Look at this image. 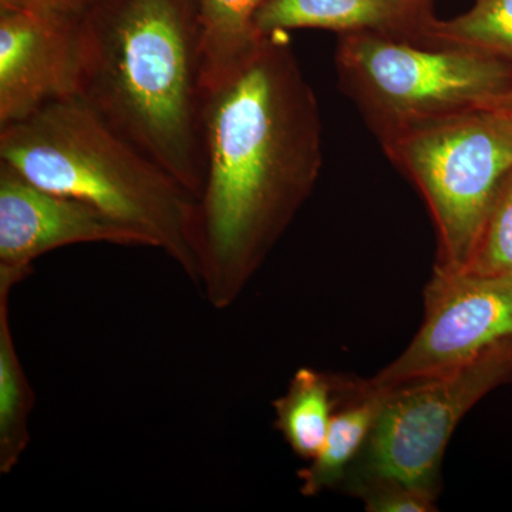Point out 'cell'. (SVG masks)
Returning <instances> with one entry per match:
<instances>
[{"instance_id": "6da1fadb", "label": "cell", "mask_w": 512, "mask_h": 512, "mask_svg": "<svg viewBox=\"0 0 512 512\" xmlns=\"http://www.w3.org/2000/svg\"><path fill=\"white\" fill-rule=\"evenodd\" d=\"M204 183L195 245L215 309L235 302L312 191L322 167L318 100L285 32L204 93Z\"/></svg>"}, {"instance_id": "7a4b0ae2", "label": "cell", "mask_w": 512, "mask_h": 512, "mask_svg": "<svg viewBox=\"0 0 512 512\" xmlns=\"http://www.w3.org/2000/svg\"><path fill=\"white\" fill-rule=\"evenodd\" d=\"M197 200L204 183L195 0H90L76 22V94Z\"/></svg>"}, {"instance_id": "3957f363", "label": "cell", "mask_w": 512, "mask_h": 512, "mask_svg": "<svg viewBox=\"0 0 512 512\" xmlns=\"http://www.w3.org/2000/svg\"><path fill=\"white\" fill-rule=\"evenodd\" d=\"M0 163L133 229L200 282L197 200L79 97L0 127Z\"/></svg>"}, {"instance_id": "277c9868", "label": "cell", "mask_w": 512, "mask_h": 512, "mask_svg": "<svg viewBox=\"0 0 512 512\" xmlns=\"http://www.w3.org/2000/svg\"><path fill=\"white\" fill-rule=\"evenodd\" d=\"M335 64L340 87L379 141L481 109L512 89V69L497 57L375 33L339 35Z\"/></svg>"}, {"instance_id": "5b68a950", "label": "cell", "mask_w": 512, "mask_h": 512, "mask_svg": "<svg viewBox=\"0 0 512 512\" xmlns=\"http://www.w3.org/2000/svg\"><path fill=\"white\" fill-rule=\"evenodd\" d=\"M419 188L439 234V265L461 271L512 170V120L481 107L417 124L380 141Z\"/></svg>"}, {"instance_id": "8992f818", "label": "cell", "mask_w": 512, "mask_h": 512, "mask_svg": "<svg viewBox=\"0 0 512 512\" xmlns=\"http://www.w3.org/2000/svg\"><path fill=\"white\" fill-rule=\"evenodd\" d=\"M512 362V342L444 375L382 393L370 431L367 467L373 478L430 493L458 421Z\"/></svg>"}, {"instance_id": "52a82bcc", "label": "cell", "mask_w": 512, "mask_h": 512, "mask_svg": "<svg viewBox=\"0 0 512 512\" xmlns=\"http://www.w3.org/2000/svg\"><path fill=\"white\" fill-rule=\"evenodd\" d=\"M512 342V275L436 268L427 289L426 319L402 355L360 394H382L444 375Z\"/></svg>"}, {"instance_id": "ba28073f", "label": "cell", "mask_w": 512, "mask_h": 512, "mask_svg": "<svg viewBox=\"0 0 512 512\" xmlns=\"http://www.w3.org/2000/svg\"><path fill=\"white\" fill-rule=\"evenodd\" d=\"M77 16L0 0V127L76 94Z\"/></svg>"}, {"instance_id": "9c48e42d", "label": "cell", "mask_w": 512, "mask_h": 512, "mask_svg": "<svg viewBox=\"0 0 512 512\" xmlns=\"http://www.w3.org/2000/svg\"><path fill=\"white\" fill-rule=\"evenodd\" d=\"M79 244L148 247L143 235L0 163V282L15 286L37 258Z\"/></svg>"}, {"instance_id": "30bf717a", "label": "cell", "mask_w": 512, "mask_h": 512, "mask_svg": "<svg viewBox=\"0 0 512 512\" xmlns=\"http://www.w3.org/2000/svg\"><path fill=\"white\" fill-rule=\"evenodd\" d=\"M431 0H264L255 16L262 35L296 29L375 33L424 45Z\"/></svg>"}, {"instance_id": "8fae6325", "label": "cell", "mask_w": 512, "mask_h": 512, "mask_svg": "<svg viewBox=\"0 0 512 512\" xmlns=\"http://www.w3.org/2000/svg\"><path fill=\"white\" fill-rule=\"evenodd\" d=\"M200 26L202 94L237 73L261 42L255 16L264 0H195Z\"/></svg>"}, {"instance_id": "7c38bea8", "label": "cell", "mask_w": 512, "mask_h": 512, "mask_svg": "<svg viewBox=\"0 0 512 512\" xmlns=\"http://www.w3.org/2000/svg\"><path fill=\"white\" fill-rule=\"evenodd\" d=\"M13 286L0 282V473L9 474L29 446L35 393L20 362L10 329Z\"/></svg>"}, {"instance_id": "4fadbf2b", "label": "cell", "mask_w": 512, "mask_h": 512, "mask_svg": "<svg viewBox=\"0 0 512 512\" xmlns=\"http://www.w3.org/2000/svg\"><path fill=\"white\" fill-rule=\"evenodd\" d=\"M330 404L328 382L311 369L299 370L285 396L276 400V426L298 456H318L333 417Z\"/></svg>"}, {"instance_id": "5bb4252c", "label": "cell", "mask_w": 512, "mask_h": 512, "mask_svg": "<svg viewBox=\"0 0 512 512\" xmlns=\"http://www.w3.org/2000/svg\"><path fill=\"white\" fill-rule=\"evenodd\" d=\"M382 404V394H360L356 406L332 417L318 456L299 474L303 494L316 495L342 478L350 461L369 439Z\"/></svg>"}, {"instance_id": "9a60e30c", "label": "cell", "mask_w": 512, "mask_h": 512, "mask_svg": "<svg viewBox=\"0 0 512 512\" xmlns=\"http://www.w3.org/2000/svg\"><path fill=\"white\" fill-rule=\"evenodd\" d=\"M424 45L478 50L512 69V0H476L456 18L434 19Z\"/></svg>"}, {"instance_id": "2e32d148", "label": "cell", "mask_w": 512, "mask_h": 512, "mask_svg": "<svg viewBox=\"0 0 512 512\" xmlns=\"http://www.w3.org/2000/svg\"><path fill=\"white\" fill-rule=\"evenodd\" d=\"M461 271L512 275V170L498 188L473 255Z\"/></svg>"}, {"instance_id": "e0dca14e", "label": "cell", "mask_w": 512, "mask_h": 512, "mask_svg": "<svg viewBox=\"0 0 512 512\" xmlns=\"http://www.w3.org/2000/svg\"><path fill=\"white\" fill-rule=\"evenodd\" d=\"M377 484L365 493L367 510L372 512L430 511L431 494L414 490L396 481L376 478Z\"/></svg>"}, {"instance_id": "ac0fdd59", "label": "cell", "mask_w": 512, "mask_h": 512, "mask_svg": "<svg viewBox=\"0 0 512 512\" xmlns=\"http://www.w3.org/2000/svg\"><path fill=\"white\" fill-rule=\"evenodd\" d=\"M35 2L43 3L49 8L69 13V15L79 16L82 10L89 5L90 0H35Z\"/></svg>"}, {"instance_id": "d6986e66", "label": "cell", "mask_w": 512, "mask_h": 512, "mask_svg": "<svg viewBox=\"0 0 512 512\" xmlns=\"http://www.w3.org/2000/svg\"><path fill=\"white\" fill-rule=\"evenodd\" d=\"M485 107L500 111V113L505 114V116L510 117L512 120V89L510 92L504 93L503 96L490 101Z\"/></svg>"}]
</instances>
